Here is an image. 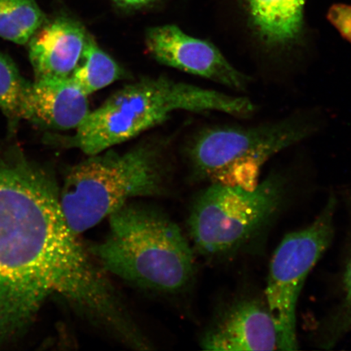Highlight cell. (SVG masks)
I'll list each match as a JSON object with an SVG mask.
<instances>
[{
  "label": "cell",
  "mask_w": 351,
  "mask_h": 351,
  "mask_svg": "<svg viewBox=\"0 0 351 351\" xmlns=\"http://www.w3.org/2000/svg\"><path fill=\"white\" fill-rule=\"evenodd\" d=\"M44 23L36 0H0V37L5 40L24 45Z\"/></svg>",
  "instance_id": "obj_14"
},
{
  "label": "cell",
  "mask_w": 351,
  "mask_h": 351,
  "mask_svg": "<svg viewBox=\"0 0 351 351\" xmlns=\"http://www.w3.org/2000/svg\"><path fill=\"white\" fill-rule=\"evenodd\" d=\"M149 53L160 63L209 79L235 90H243L249 78L229 62L212 43L190 36L178 26H156L148 30Z\"/></svg>",
  "instance_id": "obj_8"
},
{
  "label": "cell",
  "mask_w": 351,
  "mask_h": 351,
  "mask_svg": "<svg viewBox=\"0 0 351 351\" xmlns=\"http://www.w3.org/2000/svg\"><path fill=\"white\" fill-rule=\"evenodd\" d=\"M313 132V124L300 118L254 127H215L197 138L192 159L197 172L213 183L252 189L267 160Z\"/></svg>",
  "instance_id": "obj_6"
},
{
  "label": "cell",
  "mask_w": 351,
  "mask_h": 351,
  "mask_svg": "<svg viewBox=\"0 0 351 351\" xmlns=\"http://www.w3.org/2000/svg\"><path fill=\"white\" fill-rule=\"evenodd\" d=\"M179 110L248 117L256 107L245 97L165 77L143 79L123 87L90 111L69 143L87 156L96 155L137 137Z\"/></svg>",
  "instance_id": "obj_3"
},
{
  "label": "cell",
  "mask_w": 351,
  "mask_h": 351,
  "mask_svg": "<svg viewBox=\"0 0 351 351\" xmlns=\"http://www.w3.org/2000/svg\"><path fill=\"white\" fill-rule=\"evenodd\" d=\"M285 186L275 175L252 189L213 183L197 197L189 219L197 251L221 257L245 247L278 213Z\"/></svg>",
  "instance_id": "obj_5"
},
{
  "label": "cell",
  "mask_w": 351,
  "mask_h": 351,
  "mask_svg": "<svg viewBox=\"0 0 351 351\" xmlns=\"http://www.w3.org/2000/svg\"><path fill=\"white\" fill-rule=\"evenodd\" d=\"M90 112L88 95L71 77L46 79L30 86L24 119L57 130H77Z\"/></svg>",
  "instance_id": "obj_11"
},
{
  "label": "cell",
  "mask_w": 351,
  "mask_h": 351,
  "mask_svg": "<svg viewBox=\"0 0 351 351\" xmlns=\"http://www.w3.org/2000/svg\"><path fill=\"white\" fill-rule=\"evenodd\" d=\"M124 76V71L115 60L101 48L90 34L80 63L72 78L89 96L112 84Z\"/></svg>",
  "instance_id": "obj_13"
},
{
  "label": "cell",
  "mask_w": 351,
  "mask_h": 351,
  "mask_svg": "<svg viewBox=\"0 0 351 351\" xmlns=\"http://www.w3.org/2000/svg\"><path fill=\"white\" fill-rule=\"evenodd\" d=\"M30 86L10 57L0 52V109L13 125L24 119Z\"/></svg>",
  "instance_id": "obj_15"
},
{
  "label": "cell",
  "mask_w": 351,
  "mask_h": 351,
  "mask_svg": "<svg viewBox=\"0 0 351 351\" xmlns=\"http://www.w3.org/2000/svg\"><path fill=\"white\" fill-rule=\"evenodd\" d=\"M112 293L66 222L53 177L20 154L0 155V348L24 335L51 297L88 317Z\"/></svg>",
  "instance_id": "obj_1"
},
{
  "label": "cell",
  "mask_w": 351,
  "mask_h": 351,
  "mask_svg": "<svg viewBox=\"0 0 351 351\" xmlns=\"http://www.w3.org/2000/svg\"><path fill=\"white\" fill-rule=\"evenodd\" d=\"M90 34L84 26L69 17L44 23L29 41L35 81L72 77Z\"/></svg>",
  "instance_id": "obj_10"
},
{
  "label": "cell",
  "mask_w": 351,
  "mask_h": 351,
  "mask_svg": "<svg viewBox=\"0 0 351 351\" xmlns=\"http://www.w3.org/2000/svg\"><path fill=\"white\" fill-rule=\"evenodd\" d=\"M121 6L129 8H139L148 5L155 0H114Z\"/></svg>",
  "instance_id": "obj_17"
},
{
  "label": "cell",
  "mask_w": 351,
  "mask_h": 351,
  "mask_svg": "<svg viewBox=\"0 0 351 351\" xmlns=\"http://www.w3.org/2000/svg\"><path fill=\"white\" fill-rule=\"evenodd\" d=\"M201 345L214 351L274 350L278 335L267 306L256 298H243L223 311Z\"/></svg>",
  "instance_id": "obj_9"
},
{
  "label": "cell",
  "mask_w": 351,
  "mask_h": 351,
  "mask_svg": "<svg viewBox=\"0 0 351 351\" xmlns=\"http://www.w3.org/2000/svg\"><path fill=\"white\" fill-rule=\"evenodd\" d=\"M249 24L265 45L287 47L302 36L306 0H241Z\"/></svg>",
  "instance_id": "obj_12"
},
{
  "label": "cell",
  "mask_w": 351,
  "mask_h": 351,
  "mask_svg": "<svg viewBox=\"0 0 351 351\" xmlns=\"http://www.w3.org/2000/svg\"><path fill=\"white\" fill-rule=\"evenodd\" d=\"M346 298H351V254L344 276Z\"/></svg>",
  "instance_id": "obj_18"
},
{
  "label": "cell",
  "mask_w": 351,
  "mask_h": 351,
  "mask_svg": "<svg viewBox=\"0 0 351 351\" xmlns=\"http://www.w3.org/2000/svg\"><path fill=\"white\" fill-rule=\"evenodd\" d=\"M106 238L89 252L106 273L154 291L191 282L194 253L181 229L160 210L127 204L108 217Z\"/></svg>",
  "instance_id": "obj_2"
},
{
  "label": "cell",
  "mask_w": 351,
  "mask_h": 351,
  "mask_svg": "<svg viewBox=\"0 0 351 351\" xmlns=\"http://www.w3.org/2000/svg\"><path fill=\"white\" fill-rule=\"evenodd\" d=\"M328 20L346 40L351 43V6L337 3L328 12Z\"/></svg>",
  "instance_id": "obj_16"
},
{
  "label": "cell",
  "mask_w": 351,
  "mask_h": 351,
  "mask_svg": "<svg viewBox=\"0 0 351 351\" xmlns=\"http://www.w3.org/2000/svg\"><path fill=\"white\" fill-rule=\"evenodd\" d=\"M66 175L60 204L76 234L92 229L136 197L161 195L165 173L155 149L106 150L88 156Z\"/></svg>",
  "instance_id": "obj_4"
},
{
  "label": "cell",
  "mask_w": 351,
  "mask_h": 351,
  "mask_svg": "<svg viewBox=\"0 0 351 351\" xmlns=\"http://www.w3.org/2000/svg\"><path fill=\"white\" fill-rule=\"evenodd\" d=\"M336 205L335 197L330 196L315 221L304 229L285 236L271 258L266 298L278 335V350L298 349V297L306 276L331 244Z\"/></svg>",
  "instance_id": "obj_7"
}]
</instances>
